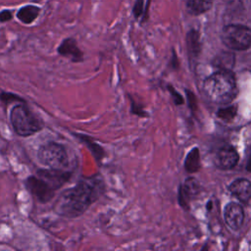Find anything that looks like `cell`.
Returning <instances> with one entry per match:
<instances>
[{"mask_svg":"<svg viewBox=\"0 0 251 251\" xmlns=\"http://www.w3.org/2000/svg\"><path fill=\"white\" fill-rule=\"evenodd\" d=\"M150 2H151V0H147V1H146L145 7H144V14H143V16H142V18H141L140 24L145 23V22L147 21V19H148V10H149V6H150Z\"/></svg>","mask_w":251,"mask_h":251,"instance_id":"obj_24","label":"cell"},{"mask_svg":"<svg viewBox=\"0 0 251 251\" xmlns=\"http://www.w3.org/2000/svg\"><path fill=\"white\" fill-rule=\"evenodd\" d=\"M13 12L9 9H4L0 11V23H8L13 19Z\"/></svg>","mask_w":251,"mask_h":251,"instance_id":"obj_22","label":"cell"},{"mask_svg":"<svg viewBox=\"0 0 251 251\" xmlns=\"http://www.w3.org/2000/svg\"><path fill=\"white\" fill-rule=\"evenodd\" d=\"M246 169H247V171L251 172V156H250V157H249V159H248V162H247V166H246Z\"/></svg>","mask_w":251,"mask_h":251,"instance_id":"obj_25","label":"cell"},{"mask_svg":"<svg viewBox=\"0 0 251 251\" xmlns=\"http://www.w3.org/2000/svg\"><path fill=\"white\" fill-rule=\"evenodd\" d=\"M213 0H187V10L190 14L199 15L207 12L212 7Z\"/></svg>","mask_w":251,"mask_h":251,"instance_id":"obj_15","label":"cell"},{"mask_svg":"<svg viewBox=\"0 0 251 251\" xmlns=\"http://www.w3.org/2000/svg\"><path fill=\"white\" fill-rule=\"evenodd\" d=\"M103 177L96 174L81 177L74 186L62 191L54 203V212L67 219H75L86 212L105 192Z\"/></svg>","mask_w":251,"mask_h":251,"instance_id":"obj_1","label":"cell"},{"mask_svg":"<svg viewBox=\"0 0 251 251\" xmlns=\"http://www.w3.org/2000/svg\"><path fill=\"white\" fill-rule=\"evenodd\" d=\"M236 110H237L236 106H228L226 108L219 109L217 115L221 120H223L225 122H230L235 117Z\"/></svg>","mask_w":251,"mask_h":251,"instance_id":"obj_18","label":"cell"},{"mask_svg":"<svg viewBox=\"0 0 251 251\" xmlns=\"http://www.w3.org/2000/svg\"><path fill=\"white\" fill-rule=\"evenodd\" d=\"M57 53L62 57L68 58L73 63H80L84 59L83 52L74 37L64 38L57 47Z\"/></svg>","mask_w":251,"mask_h":251,"instance_id":"obj_8","label":"cell"},{"mask_svg":"<svg viewBox=\"0 0 251 251\" xmlns=\"http://www.w3.org/2000/svg\"><path fill=\"white\" fill-rule=\"evenodd\" d=\"M199 190H200V185L197 179L193 177L186 178L183 185L179 187V191H178L179 204L184 207V205L186 204V200L190 197L196 196Z\"/></svg>","mask_w":251,"mask_h":251,"instance_id":"obj_13","label":"cell"},{"mask_svg":"<svg viewBox=\"0 0 251 251\" xmlns=\"http://www.w3.org/2000/svg\"><path fill=\"white\" fill-rule=\"evenodd\" d=\"M73 134L78 140H80L81 143H83L86 146V148L89 150V152L91 153V155L94 158V160L96 161V163L100 165L106 155L104 148L98 142H96V140H94L91 136H89L87 134L77 133V132H74Z\"/></svg>","mask_w":251,"mask_h":251,"instance_id":"obj_11","label":"cell"},{"mask_svg":"<svg viewBox=\"0 0 251 251\" xmlns=\"http://www.w3.org/2000/svg\"><path fill=\"white\" fill-rule=\"evenodd\" d=\"M221 38L230 49L245 50L251 45V29L241 25H228L223 28Z\"/></svg>","mask_w":251,"mask_h":251,"instance_id":"obj_5","label":"cell"},{"mask_svg":"<svg viewBox=\"0 0 251 251\" xmlns=\"http://www.w3.org/2000/svg\"><path fill=\"white\" fill-rule=\"evenodd\" d=\"M168 89L174 99V102L176 104V105H179V104H182L183 103V99L182 97L180 96V94H178V92L176 91V89L174 87H172V85H168Z\"/></svg>","mask_w":251,"mask_h":251,"instance_id":"obj_23","label":"cell"},{"mask_svg":"<svg viewBox=\"0 0 251 251\" xmlns=\"http://www.w3.org/2000/svg\"><path fill=\"white\" fill-rule=\"evenodd\" d=\"M40 12H41V8L39 6L33 5V4H27L21 7L17 11L16 17L24 25H31L39 17Z\"/></svg>","mask_w":251,"mask_h":251,"instance_id":"obj_14","label":"cell"},{"mask_svg":"<svg viewBox=\"0 0 251 251\" xmlns=\"http://www.w3.org/2000/svg\"><path fill=\"white\" fill-rule=\"evenodd\" d=\"M0 101L4 103L5 105H8L13 102H19V103H26L25 99H23L21 96L17 95L16 93L13 92H7V91H2L0 92Z\"/></svg>","mask_w":251,"mask_h":251,"instance_id":"obj_19","label":"cell"},{"mask_svg":"<svg viewBox=\"0 0 251 251\" xmlns=\"http://www.w3.org/2000/svg\"><path fill=\"white\" fill-rule=\"evenodd\" d=\"M184 168L188 173H195L200 169V154L198 148H193L186 156Z\"/></svg>","mask_w":251,"mask_h":251,"instance_id":"obj_16","label":"cell"},{"mask_svg":"<svg viewBox=\"0 0 251 251\" xmlns=\"http://www.w3.org/2000/svg\"><path fill=\"white\" fill-rule=\"evenodd\" d=\"M228 190L241 202H247L251 197V182L246 178H238L232 181Z\"/></svg>","mask_w":251,"mask_h":251,"instance_id":"obj_12","label":"cell"},{"mask_svg":"<svg viewBox=\"0 0 251 251\" xmlns=\"http://www.w3.org/2000/svg\"><path fill=\"white\" fill-rule=\"evenodd\" d=\"M203 90L212 102L226 104L232 101L237 92L233 74L228 70L214 73L205 79Z\"/></svg>","mask_w":251,"mask_h":251,"instance_id":"obj_2","label":"cell"},{"mask_svg":"<svg viewBox=\"0 0 251 251\" xmlns=\"http://www.w3.org/2000/svg\"><path fill=\"white\" fill-rule=\"evenodd\" d=\"M144 0H135L132 7V15L137 21L140 17L142 18L144 14Z\"/></svg>","mask_w":251,"mask_h":251,"instance_id":"obj_21","label":"cell"},{"mask_svg":"<svg viewBox=\"0 0 251 251\" xmlns=\"http://www.w3.org/2000/svg\"><path fill=\"white\" fill-rule=\"evenodd\" d=\"M128 98H129V101H130V113L132 115H135V116H138V117H141V118H144V117L148 116L146 111L144 110L143 105L140 102L134 100L131 95H128Z\"/></svg>","mask_w":251,"mask_h":251,"instance_id":"obj_20","label":"cell"},{"mask_svg":"<svg viewBox=\"0 0 251 251\" xmlns=\"http://www.w3.org/2000/svg\"><path fill=\"white\" fill-rule=\"evenodd\" d=\"M10 122L16 134L31 136L43 128L42 121L30 110L26 103L15 105L10 112Z\"/></svg>","mask_w":251,"mask_h":251,"instance_id":"obj_3","label":"cell"},{"mask_svg":"<svg viewBox=\"0 0 251 251\" xmlns=\"http://www.w3.org/2000/svg\"><path fill=\"white\" fill-rule=\"evenodd\" d=\"M187 48L192 56H197L200 52L199 33L196 30H190L187 33Z\"/></svg>","mask_w":251,"mask_h":251,"instance_id":"obj_17","label":"cell"},{"mask_svg":"<svg viewBox=\"0 0 251 251\" xmlns=\"http://www.w3.org/2000/svg\"><path fill=\"white\" fill-rule=\"evenodd\" d=\"M238 154L236 150L229 145L224 146L218 150L215 155V164L221 170H230L238 162Z\"/></svg>","mask_w":251,"mask_h":251,"instance_id":"obj_9","label":"cell"},{"mask_svg":"<svg viewBox=\"0 0 251 251\" xmlns=\"http://www.w3.org/2000/svg\"><path fill=\"white\" fill-rule=\"evenodd\" d=\"M225 221L226 225L233 230H237L241 227L244 220V213L242 207L234 202L227 204L224 212Z\"/></svg>","mask_w":251,"mask_h":251,"instance_id":"obj_10","label":"cell"},{"mask_svg":"<svg viewBox=\"0 0 251 251\" xmlns=\"http://www.w3.org/2000/svg\"><path fill=\"white\" fill-rule=\"evenodd\" d=\"M36 175L45 179L56 191L63 187L73 176V173L67 170L60 169H38Z\"/></svg>","mask_w":251,"mask_h":251,"instance_id":"obj_7","label":"cell"},{"mask_svg":"<svg viewBox=\"0 0 251 251\" xmlns=\"http://www.w3.org/2000/svg\"><path fill=\"white\" fill-rule=\"evenodd\" d=\"M39 163L47 168L67 170L70 165L67 148L56 141L41 144L36 153Z\"/></svg>","mask_w":251,"mask_h":251,"instance_id":"obj_4","label":"cell"},{"mask_svg":"<svg viewBox=\"0 0 251 251\" xmlns=\"http://www.w3.org/2000/svg\"><path fill=\"white\" fill-rule=\"evenodd\" d=\"M25 185L26 190L32 195V197L41 204L50 202L56 193V190L42 177L37 175H31L25 179Z\"/></svg>","mask_w":251,"mask_h":251,"instance_id":"obj_6","label":"cell"}]
</instances>
